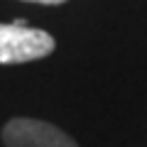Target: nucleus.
Wrapping results in <instances>:
<instances>
[{
    "mask_svg": "<svg viewBox=\"0 0 147 147\" xmlns=\"http://www.w3.org/2000/svg\"><path fill=\"white\" fill-rule=\"evenodd\" d=\"M54 52V37L44 30L27 27L22 20L0 25V64H25L49 57Z\"/></svg>",
    "mask_w": 147,
    "mask_h": 147,
    "instance_id": "nucleus-1",
    "label": "nucleus"
},
{
    "mask_svg": "<svg viewBox=\"0 0 147 147\" xmlns=\"http://www.w3.org/2000/svg\"><path fill=\"white\" fill-rule=\"evenodd\" d=\"M3 142L7 147H79L57 125L34 118H12L3 127Z\"/></svg>",
    "mask_w": 147,
    "mask_h": 147,
    "instance_id": "nucleus-2",
    "label": "nucleus"
},
{
    "mask_svg": "<svg viewBox=\"0 0 147 147\" xmlns=\"http://www.w3.org/2000/svg\"><path fill=\"white\" fill-rule=\"evenodd\" d=\"M27 3H42V5H61L66 0H27Z\"/></svg>",
    "mask_w": 147,
    "mask_h": 147,
    "instance_id": "nucleus-3",
    "label": "nucleus"
}]
</instances>
